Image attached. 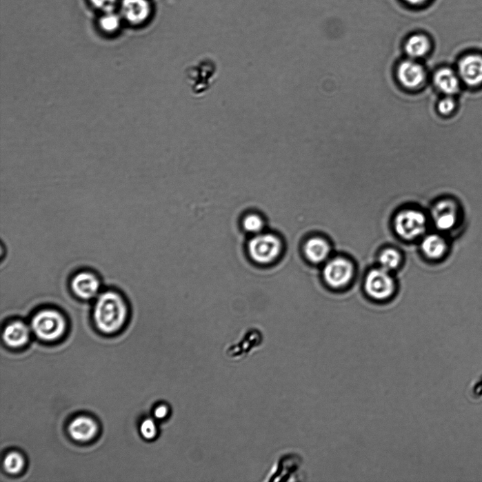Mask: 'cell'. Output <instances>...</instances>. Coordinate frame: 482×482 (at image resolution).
Here are the masks:
<instances>
[{
  "label": "cell",
  "mask_w": 482,
  "mask_h": 482,
  "mask_svg": "<svg viewBox=\"0 0 482 482\" xmlns=\"http://www.w3.org/2000/svg\"><path fill=\"white\" fill-rule=\"evenodd\" d=\"M71 288L81 299L90 300L99 295L101 282L95 274L86 271L74 276L71 281Z\"/></svg>",
  "instance_id": "cell-10"
},
{
  "label": "cell",
  "mask_w": 482,
  "mask_h": 482,
  "mask_svg": "<svg viewBox=\"0 0 482 482\" xmlns=\"http://www.w3.org/2000/svg\"><path fill=\"white\" fill-rule=\"evenodd\" d=\"M168 412V408L164 406V405H161L159 408H157L155 410V416L158 419H163L165 418Z\"/></svg>",
  "instance_id": "cell-26"
},
{
  "label": "cell",
  "mask_w": 482,
  "mask_h": 482,
  "mask_svg": "<svg viewBox=\"0 0 482 482\" xmlns=\"http://www.w3.org/2000/svg\"><path fill=\"white\" fill-rule=\"evenodd\" d=\"M432 48L430 37L425 33H415L410 36L405 43V51L411 59L424 57Z\"/></svg>",
  "instance_id": "cell-14"
},
{
  "label": "cell",
  "mask_w": 482,
  "mask_h": 482,
  "mask_svg": "<svg viewBox=\"0 0 482 482\" xmlns=\"http://www.w3.org/2000/svg\"><path fill=\"white\" fill-rule=\"evenodd\" d=\"M458 74L462 81L469 87L482 85V54L470 53L463 56L459 63Z\"/></svg>",
  "instance_id": "cell-8"
},
{
  "label": "cell",
  "mask_w": 482,
  "mask_h": 482,
  "mask_svg": "<svg viewBox=\"0 0 482 482\" xmlns=\"http://www.w3.org/2000/svg\"><path fill=\"white\" fill-rule=\"evenodd\" d=\"M304 252L309 261L314 263H319L328 257L330 248L325 239L321 237H313L307 241Z\"/></svg>",
  "instance_id": "cell-17"
},
{
  "label": "cell",
  "mask_w": 482,
  "mask_h": 482,
  "mask_svg": "<svg viewBox=\"0 0 482 482\" xmlns=\"http://www.w3.org/2000/svg\"><path fill=\"white\" fill-rule=\"evenodd\" d=\"M244 229L252 234H259L264 228V221L257 214H250L243 220Z\"/></svg>",
  "instance_id": "cell-19"
},
{
  "label": "cell",
  "mask_w": 482,
  "mask_h": 482,
  "mask_svg": "<svg viewBox=\"0 0 482 482\" xmlns=\"http://www.w3.org/2000/svg\"><path fill=\"white\" fill-rule=\"evenodd\" d=\"M23 459L17 453L10 454L4 461V467L10 474L19 473L23 468Z\"/></svg>",
  "instance_id": "cell-20"
},
{
  "label": "cell",
  "mask_w": 482,
  "mask_h": 482,
  "mask_svg": "<svg viewBox=\"0 0 482 482\" xmlns=\"http://www.w3.org/2000/svg\"><path fill=\"white\" fill-rule=\"evenodd\" d=\"M32 328L40 339L53 341L64 334L66 321L61 313L53 310H45L34 316Z\"/></svg>",
  "instance_id": "cell-4"
},
{
  "label": "cell",
  "mask_w": 482,
  "mask_h": 482,
  "mask_svg": "<svg viewBox=\"0 0 482 482\" xmlns=\"http://www.w3.org/2000/svg\"><path fill=\"white\" fill-rule=\"evenodd\" d=\"M121 11L129 22L139 24L149 17L150 6L148 0H123Z\"/></svg>",
  "instance_id": "cell-13"
},
{
  "label": "cell",
  "mask_w": 482,
  "mask_h": 482,
  "mask_svg": "<svg viewBox=\"0 0 482 482\" xmlns=\"http://www.w3.org/2000/svg\"><path fill=\"white\" fill-rule=\"evenodd\" d=\"M421 249L430 259L439 260L446 256L450 248L448 241L445 237L441 234L433 233L423 239Z\"/></svg>",
  "instance_id": "cell-12"
},
{
  "label": "cell",
  "mask_w": 482,
  "mask_h": 482,
  "mask_svg": "<svg viewBox=\"0 0 482 482\" xmlns=\"http://www.w3.org/2000/svg\"><path fill=\"white\" fill-rule=\"evenodd\" d=\"M433 81L440 92L450 97L460 92L462 83L458 72L449 68L438 70L434 75Z\"/></svg>",
  "instance_id": "cell-11"
},
{
  "label": "cell",
  "mask_w": 482,
  "mask_h": 482,
  "mask_svg": "<svg viewBox=\"0 0 482 482\" xmlns=\"http://www.w3.org/2000/svg\"><path fill=\"white\" fill-rule=\"evenodd\" d=\"M251 259L257 263L269 265L275 262L282 254L281 239L274 234H258L248 245Z\"/></svg>",
  "instance_id": "cell-2"
},
{
  "label": "cell",
  "mask_w": 482,
  "mask_h": 482,
  "mask_svg": "<svg viewBox=\"0 0 482 482\" xmlns=\"http://www.w3.org/2000/svg\"><path fill=\"white\" fill-rule=\"evenodd\" d=\"M437 108L440 114L448 116L455 111L456 102L453 97L446 96L439 102Z\"/></svg>",
  "instance_id": "cell-22"
},
{
  "label": "cell",
  "mask_w": 482,
  "mask_h": 482,
  "mask_svg": "<svg viewBox=\"0 0 482 482\" xmlns=\"http://www.w3.org/2000/svg\"><path fill=\"white\" fill-rule=\"evenodd\" d=\"M121 21L120 17L114 13L108 12L101 19L100 25L106 32H114L119 28Z\"/></svg>",
  "instance_id": "cell-21"
},
{
  "label": "cell",
  "mask_w": 482,
  "mask_h": 482,
  "mask_svg": "<svg viewBox=\"0 0 482 482\" xmlns=\"http://www.w3.org/2000/svg\"><path fill=\"white\" fill-rule=\"evenodd\" d=\"M157 433V425L153 419H145L141 426V434L146 439H154Z\"/></svg>",
  "instance_id": "cell-23"
},
{
  "label": "cell",
  "mask_w": 482,
  "mask_h": 482,
  "mask_svg": "<svg viewBox=\"0 0 482 482\" xmlns=\"http://www.w3.org/2000/svg\"><path fill=\"white\" fill-rule=\"evenodd\" d=\"M381 268L387 271L396 269L401 263V255L395 249L388 248L382 251L379 257Z\"/></svg>",
  "instance_id": "cell-18"
},
{
  "label": "cell",
  "mask_w": 482,
  "mask_h": 482,
  "mask_svg": "<svg viewBox=\"0 0 482 482\" xmlns=\"http://www.w3.org/2000/svg\"><path fill=\"white\" fill-rule=\"evenodd\" d=\"M432 217L436 228L446 233L459 228L463 221V210L458 201L443 199L433 206Z\"/></svg>",
  "instance_id": "cell-3"
},
{
  "label": "cell",
  "mask_w": 482,
  "mask_h": 482,
  "mask_svg": "<svg viewBox=\"0 0 482 482\" xmlns=\"http://www.w3.org/2000/svg\"><path fill=\"white\" fill-rule=\"evenodd\" d=\"M409 6L421 7L430 3L432 0H403Z\"/></svg>",
  "instance_id": "cell-25"
},
{
  "label": "cell",
  "mask_w": 482,
  "mask_h": 482,
  "mask_svg": "<svg viewBox=\"0 0 482 482\" xmlns=\"http://www.w3.org/2000/svg\"><path fill=\"white\" fill-rule=\"evenodd\" d=\"M90 2H92L96 8L108 13L113 12L117 3V0H90Z\"/></svg>",
  "instance_id": "cell-24"
},
{
  "label": "cell",
  "mask_w": 482,
  "mask_h": 482,
  "mask_svg": "<svg viewBox=\"0 0 482 482\" xmlns=\"http://www.w3.org/2000/svg\"><path fill=\"white\" fill-rule=\"evenodd\" d=\"M354 274L352 263L344 258H336L329 261L323 268V277L331 288H341L348 285Z\"/></svg>",
  "instance_id": "cell-7"
},
{
  "label": "cell",
  "mask_w": 482,
  "mask_h": 482,
  "mask_svg": "<svg viewBox=\"0 0 482 482\" xmlns=\"http://www.w3.org/2000/svg\"><path fill=\"white\" fill-rule=\"evenodd\" d=\"M29 337V328L21 321H15L8 325L3 334L6 343L13 348H19L26 345Z\"/></svg>",
  "instance_id": "cell-16"
},
{
  "label": "cell",
  "mask_w": 482,
  "mask_h": 482,
  "mask_svg": "<svg viewBox=\"0 0 482 482\" xmlns=\"http://www.w3.org/2000/svg\"><path fill=\"white\" fill-rule=\"evenodd\" d=\"M95 421L87 416H79L74 419L69 428L71 436L76 441L84 442L92 439L97 433Z\"/></svg>",
  "instance_id": "cell-15"
},
{
  "label": "cell",
  "mask_w": 482,
  "mask_h": 482,
  "mask_svg": "<svg viewBox=\"0 0 482 482\" xmlns=\"http://www.w3.org/2000/svg\"><path fill=\"white\" fill-rule=\"evenodd\" d=\"M365 289L367 294L376 300H384L393 294L395 290V282L390 277L389 271L382 268L370 271L365 282Z\"/></svg>",
  "instance_id": "cell-6"
},
{
  "label": "cell",
  "mask_w": 482,
  "mask_h": 482,
  "mask_svg": "<svg viewBox=\"0 0 482 482\" xmlns=\"http://www.w3.org/2000/svg\"><path fill=\"white\" fill-rule=\"evenodd\" d=\"M427 227L428 220L425 215L414 209L402 210L394 220V228L397 234L406 240L415 239L424 234Z\"/></svg>",
  "instance_id": "cell-5"
},
{
  "label": "cell",
  "mask_w": 482,
  "mask_h": 482,
  "mask_svg": "<svg viewBox=\"0 0 482 482\" xmlns=\"http://www.w3.org/2000/svg\"><path fill=\"white\" fill-rule=\"evenodd\" d=\"M128 308L123 297L114 291H106L97 297L94 319L97 328L105 334H112L125 324Z\"/></svg>",
  "instance_id": "cell-1"
},
{
  "label": "cell",
  "mask_w": 482,
  "mask_h": 482,
  "mask_svg": "<svg viewBox=\"0 0 482 482\" xmlns=\"http://www.w3.org/2000/svg\"><path fill=\"white\" fill-rule=\"evenodd\" d=\"M397 78L405 88L414 90L423 86L427 78L425 68L413 59L403 60L397 69Z\"/></svg>",
  "instance_id": "cell-9"
}]
</instances>
